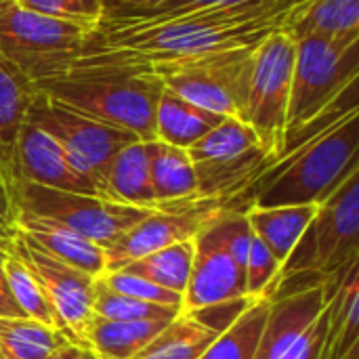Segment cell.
<instances>
[{
    "mask_svg": "<svg viewBox=\"0 0 359 359\" xmlns=\"http://www.w3.org/2000/svg\"><path fill=\"white\" fill-rule=\"evenodd\" d=\"M286 13L271 0H246L189 15L135 21L101 19L88 42L44 78L76 74H145L156 65L261 44L284 29ZM40 78V80H44Z\"/></svg>",
    "mask_w": 359,
    "mask_h": 359,
    "instance_id": "obj_1",
    "label": "cell"
},
{
    "mask_svg": "<svg viewBox=\"0 0 359 359\" xmlns=\"http://www.w3.org/2000/svg\"><path fill=\"white\" fill-rule=\"evenodd\" d=\"M359 170V109L278 158L246 191L244 206H318Z\"/></svg>",
    "mask_w": 359,
    "mask_h": 359,
    "instance_id": "obj_2",
    "label": "cell"
},
{
    "mask_svg": "<svg viewBox=\"0 0 359 359\" xmlns=\"http://www.w3.org/2000/svg\"><path fill=\"white\" fill-rule=\"evenodd\" d=\"M359 263V170L351 172L324 202L280 269L276 297L332 284Z\"/></svg>",
    "mask_w": 359,
    "mask_h": 359,
    "instance_id": "obj_3",
    "label": "cell"
},
{
    "mask_svg": "<svg viewBox=\"0 0 359 359\" xmlns=\"http://www.w3.org/2000/svg\"><path fill=\"white\" fill-rule=\"evenodd\" d=\"M48 99L141 141L156 139V107L162 84L147 74H76L34 82Z\"/></svg>",
    "mask_w": 359,
    "mask_h": 359,
    "instance_id": "obj_4",
    "label": "cell"
},
{
    "mask_svg": "<svg viewBox=\"0 0 359 359\" xmlns=\"http://www.w3.org/2000/svg\"><path fill=\"white\" fill-rule=\"evenodd\" d=\"M358 80L359 38L297 40L286 139L316 122Z\"/></svg>",
    "mask_w": 359,
    "mask_h": 359,
    "instance_id": "obj_5",
    "label": "cell"
},
{
    "mask_svg": "<svg viewBox=\"0 0 359 359\" xmlns=\"http://www.w3.org/2000/svg\"><path fill=\"white\" fill-rule=\"evenodd\" d=\"M257 46L219 50L196 59L156 65L145 74L154 76L166 90L200 109L242 120Z\"/></svg>",
    "mask_w": 359,
    "mask_h": 359,
    "instance_id": "obj_6",
    "label": "cell"
},
{
    "mask_svg": "<svg viewBox=\"0 0 359 359\" xmlns=\"http://www.w3.org/2000/svg\"><path fill=\"white\" fill-rule=\"evenodd\" d=\"M294 55L297 40L286 29H278L255 48L252 57L242 120L257 133L261 147L273 162L280 158L286 139Z\"/></svg>",
    "mask_w": 359,
    "mask_h": 359,
    "instance_id": "obj_7",
    "label": "cell"
},
{
    "mask_svg": "<svg viewBox=\"0 0 359 359\" xmlns=\"http://www.w3.org/2000/svg\"><path fill=\"white\" fill-rule=\"evenodd\" d=\"M95 25L40 15L0 0V53L15 61L34 82L44 78L61 59L80 50Z\"/></svg>",
    "mask_w": 359,
    "mask_h": 359,
    "instance_id": "obj_8",
    "label": "cell"
},
{
    "mask_svg": "<svg viewBox=\"0 0 359 359\" xmlns=\"http://www.w3.org/2000/svg\"><path fill=\"white\" fill-rule=\"evenodd\" d=\"M15 206L17 210L57 221L101 248L109 246L154 210L118 204L93 194L50 189L21 179L15 187Z\"/></svg>",
    "mask_w": 359,
    "mask_h": 359,
    "instance_id": "obj_9",
    "label": "cell"
},
{
    "mask_svg": "<svg viewBox=\"0 0 359 359\" xmlns=\"http://www.w3.org/2000/svg\"><path fill=\"white\" fill-rule=\"evenodd\" d=\"M38 90V88H36ZM25 122L38 126L48 137H53L65 151L72 166L93 181L103 198V179L114 156L133 141H141L135 135L101 124L93 118H86L53 99L44 93H36Z\"/></svg>",
    "mask_w": 359,
    "mask_h": 359,
    "instance_id": "obj_10",
    "label": "cell"
},
{
    "mask_svg": "<svg viewBox=\"0 0 359 359\" xmlns=\"http://www.w3.org/2000/svg\"><path fill=\"white\" fill-rule=\"evenodd\" d=\"M13 248L38 278L53 311L55 328L65 337L67 343L84 345L86 328L93 320L97 278L57 261L19 231H15Z\"/></svg>",
    "mask_w": 359,
    "mask_h": 359,
    "instance_id": "obj_11",
    "label": "cell"
},
{
    "mask_svg": "<svg viewBox=\"0 0 359 359\" xmlns=\"http://www.w3.org/2000/svg\"><path fill=\"white\" fill-rule=\"evenodd\" d=\"M223 210L231 208L219 200H189L154 208L145 219L103 248L105 271H118L126 263L170 244L196 240V236Z\"/></svg>",
    "mask_w": 359,
    "mask_h": 359,
    "instance_id": "obj_12",
    "label": "cell"
},
{
    "mask_svg": "<svg viewBox=\"0 0 359 359\" xmlns=\"http://www.w3.org/2000/svg\"><path fill=\"white\" fill-rule=\"evenodd\" d=\"M196 255L187 288L183 292V311L219 307L246 297V273L236 265L231 255L204 227L196 240Z\"/></svg>",
    "mask_w": 359,
    "mask_h": 359,
    "instance_id": "obj_13",
    "label": "cell"
},
{
    "mask_svg": "<svg viewBox=\"0 0 359 359\" xmlns=\"http://www.w3.org/2000/svg\"><path fill=\"white\" fill-rule=\"evenodd\" d=\"M15 170L21 181L76 194L101 196L97 185L82 177L67 160L61 145L38 126L23 122L15 149Z\"/></svg>",
    "mask_w": 359,
    "mask_h": 359,
    "instance_id": "obj_14",
    "label": "cell"
},
{
    "mask_svg": "<svg viewBox=\"0 0 359 359\" xmlns=\"http://www.w3.org/2000/svg\"><path fill=\"white\" fill-rule=\"evenodd\" d=\"M248 303L250 299L200 311H181L133 359H200L208 345L242 313Z\"/></svg>",
    "mask_w": 359,
    "mask_h": 359,
    "instance_id": "obj_15",
    "label": "cell"
},
{
    "mask_svg": "<svg viewBox=\"0 0 359 359\" xmlns=\"http://www.w3.org/2000/svg\"><path fill=\"white\" fill-rule=\"evenodd\" d=\"M15 229L57 261L78 271H84L90 278H101L105 273L103 248L57 221L36 217L25 210H17Z\"/></svg>",
    "mask_w": 359,
    "mask_h": 359,
    "instance_id": "obj_16",
    "label": "cell"
},
{
    "mask_svg": "<svg viewBox=\"0 0 359 359\" xmlns=\"http://www.w3.org/2000/svg\"><path fill=\"white\" fill-rule=\"evenodd\" d=\"M326 290V334L322 359H359V263Z\"/></svg>",
    "mask_w": 359,
    "mask_h": 359,
    "instance_id": "obj_17",
    "label": "cell"
},
{
    "mask_svg": "<svg viewBox=\"0 0 359 359\" xmlns=\"http://www.w3.org/2000/svg\"><path fill=\"white\" fill-rule=\"evenodd\" d=\"M145 143H147V158H149V183H151L156 208L196 200L198 175L187 151L162 143L158 139Z\"/></svg>",
    "mask_w": 359,
    "mask_h": 359,
    "instance_id": "obj_18",
    "label": "cell"
},
{
    "mask_svg": "<svg viewBox=\"0 0 359 359\" xmlns=\"http://www.w3.org/2000/svg\"><path fill=\"white\" fill-rule=\"evenodd\" d=\"M284 29L294 38H359V0H309L286 13Z\"/></svg>",
    "mask_w": 359,
    "mask_h": 359,
    "instance_id": "obj_19",
    "label": "cell"
},
{
    "mask_svg": "<svg viewBox=\"0 0 359 359\" xmlns=\"http://www.w3.org/2000/svg\"><path fill=\"white\" fill-rule=\"evenodd\" d=\"M103 198L137 208H156L145 141H133L114 156L103 179Z\"/></svg>",
    "mask_w": 359,
    "mask_h": 359,
    "instance_id": "obj_20",
    "label": "cell"
},
{
    "mask_svg": "<svg viewBox=\"0 0 359 359\" xmlns=\"http://www.w3.org/2000/svg\"><path fill=\"white\" fill-rule=\"evenodd\" d=\"M172 320H90L84 337L97 359H133L137 358Z\"/></svg>",
    "mask_w": 359,
    "mask_h": 359,
    "instance_id": "obj_21",
    "label": "cell"
},
{
    "mask_svg": "<svg viewBox=\"0 0 359 359\" xmlns=\"http://www.w3.org/2000/svg\"><path fill=\"white\" fill-rule=\"evenodd\" d=\"M318 206H273L246 210L248 225L252 233L267 246L273 259L284 267L290 252L297 248L305 229L309 227Z\"/></svg>",
    "mask_w": 359,
    "mask_h": 359,
    "instance_id": "obj_22",
    "label": "cell"
},
{
    "mask_svg": "<svg viewBox=\"0 0 359 359\" xmlns=\"http://www.w3.org/2000/svg\"><path fill=\"white\" fill-rule=\"evenodd\" d=\"M223 116L200 109L175 93L162 88L156 107V139L181 149H187L198 139H202L210 128H215Z\"/></svg>",
    "mask_w": 359,
    "mask_h": 359,
    "instance_id": "obj_23",
    "label": "cell"
},
{
    "mask_svg": "<svg viewBox=\"0 0 359 359\" xmlns=\"http://www.w3.org/2000/svg\"><path fill=\"white\" fill-rule=\"evenodd\" d=\"M34 80L0 53V149L13 156L19 130L36 97Z\"/></svg>",
    "mask_w": 359,
    "mask_h": 359,
    "instance_id": "obj_24",
    "label": "cell"
},
{
    "mask_svg": "<svg viewBox=\"0 0 359 359\" xmlns=\"http://www.w3.org/2000/svg\"><path fill=\"white\" fill-rule=\"evenodd\" d=\"M196 255V244L194 240L170 244L166 248H160L151 255H145L137 261L126 263L118 271L139 276L147 282H154L170 292H177L183 297L189 273H191V263Z\"/></svg>",
    "mask_w": 359,
    "mask_h": 359,
    "instance_id": "obj_25",
    "label": "cell"
},
{
    "mask_svg": "<svg viewBox=\"0 0 359 359\" xmlns=\"http://www.w3.org/2000/svg\"><path fill=\"white\" fill-rule=\"evenodd\" d=\"M67 341L42 322L29 318H0V359H48Z\"/></svg>",
    "mask_w": 359,
    "mask_h": 359,
    "instance_id": "obj_26",
    "label": "cell"
},
{
    "mask_svg": "<svg viewBox=\"0 0 359 359\" xmlns=\"http://www.w3.org/2000/svg\"><path fill=\"white\" fill-rule=\"evenodd\" d=\"M261 147L257 133L240 118H223L202 139L185 151L194 164H221L238 160L244 154Z\"/></svg>",
    "mask_w": 359,
    "mask_h": 359,
    "instance_id": "obj_27",
    "label": "cell"
},
{
    "mask_svg": "<svg viewBox=\"0 0 359 359\" xmlns=\"http://www.w3.org/2000/svg\"><path fill=\"white\" fill-rule=\"evenodd\" d=\"M269 305V299L250 301L242 313L208 345L200 359H255Z\"/></svg>",
    "mask_w": 359,
    "mask_h": 359,
    "instance_id": "obj_28",
    "label": "cell"
},
{
    "mask_svg": "<svg viewBox=\"0 0 359 359\" xmlns=\"http://www.w3.org/2000/svg\"><path fill=\"white\" fill-rule=\"evenodd\" d=\"M2 276H4L6 288L11 292V299L15 301L19 311L29 320L42 322V324L55 328L53 311L48 307L44 290H42L38 278L34 276V271L15 252V248H11V252L2 261Z\"/></svg>",
    "mask_w": 359,
    "mask_h": 359,
    "instance_id": "obj_29",
    "label": "cell"
},
{
    "mask_svg": "<svg viewBox=\"0 0 359 359\" xmlns=\"http://www.w3.org/2000/svg\"><path fill=\"white\" fill-rule=\"evenodd\" d=\"M246 0H130L122 4H109L103 11L101 19H135L151 21L177 15H189L221 6H236Z\"/></svg>",
    "mask_w": 359,
    "mask_h": 359,
    "instance_id": "obj_30",
    "label": "cell"
},
{
    "mask_svg": "<svg viewBox=\"0 0 359 359\" xmlns=\"http://www.w3.org/2000/svg\"><path fill=\"white\" fill-rule=\"evenodd\" d=\"M181 313V309L164 307L145 303L139 299H130L126 294H120L111 288H107L99 278L95 282V297H93V316L103 320H175Z\"/></svg>",
    "mask_w": 359,
    "mask_h": 359,
    "instance_id": "obj_31",
    "label": "cell"
},
{
    "mask_svg": "<svg viewBox=\"0 0 359 359\" xmlns=\"http://www.w3.org/2000/svg\"><path fill=\"white\" fill-rule=\"evenodd\" d=\"M280 278V263L267 250V246L252 233L248 259H246V297L250 301L273 299Z\"/></svg>",
    "mask_w": 359,
    "mask_h": 359,
    "instance_id": "obj_32",
    "label": "cell"
},
{
    "mask_svg": "<svg viewBox=\"0 0 359 359\" xmlns=\"http://www.w3.org/2000/svg\"><path fill=\"white\" fill-rule=\"evenodd\" d=\"M107 288L126 294L130 299H139L145 303H154V305H164V307H175L183 311V297L177 292H170L154 282H147L139 276L133 273H124V271H105L99 278Z\"/></svg>",
    "mask_w": 359,
    "mask_h": 359,
    "instance_id": "obj_33",
    "label": "cell"
},
{
    "mask_svg": "<svg viewBox=\"0 0 359 359\" xmlns=\"http://www.w3.org/2000/svg\"><path fill=\"white\" fill-rule=\"evenodd\" d=\"M15 2L40 15L88 23L95 27L105 11V0H15Z\"/></svg>",
    "mask_w": 359,
    "mask_h": 359,
    "instance_id": "obj_34",
    "label": "cell"
},
{
    "mask_svg": "<svg viewBox=\"0 0 359 359\" xmlns=\"http://www.w3.org/2000/svg\"><path fill=\"white\" fill-rule=\"evenodd\" d=\"M324 334H326V307L280 359H322Z\"/></svg>",
    "mask_w": 359,
    "mask_h": 359,
    "instance_id": "obj_35",
    "label": "cell"
},
{
    "mask_svg": "<svg viewBox=\"0 0 359 359\" xmlns=\"http://www.w3.org/2000/svg\"><path fill=\"white\" fill-rule=\"evenodd\" d=\"M0 318H25L19 311V307L15 305V301L11 299V292H8L4 276H2V265H0Z\"/></svg>",
    "mask_w": 359,
    "mask_h": 359,
    "instance_id": "obj_36",
    "label": "cell"
},
{
    "mask_svg": "<svg viewBox=\"0 0 359 359\" xmlns=\"http://www.w3.org/2000/svg\"><path fill=\"white\" fill-rule=\"evenodd\" d=\"M48 359H97L95 353L84 347V345H74V343H65L63 347H59Z\"/></svg>",
    "mask_w": 359,
    "mask_h": 359,
    "instance_id": "obj_37",
    "label": "cell"
},
{
    "mask_svg": "<svg viewBox=\"0 0 359 359\" xmlns=\"http://www.w3.org/2000/svg\"><path fill=\"white\" fill-rule=\"evenodd\" d=\"M15 217L0 206V240L2 242H13L15 240Z\"/></svg>",
    "mask_w": 359,
    "mask_h": 359,
    "instance_id": "obj_38",
    "label": "cell"
},
{
    "mask_svg": "<svg viewBox=\"0 0 359 359\" xmlns=\"http://www.w3.org/2000/svg\"><path fill=\"white\" fill-rule=\"evenodd\" d=\"M271 2H276L278 8H282V11H290V8L301 6V4H305V2H309V0H271Z\"/></svg>",
    "mask_w": 359,
    "mask_h": 359,
    "instance_id": "obj_39",
    "label": "cell"
},
{
    "mask_svg": "<svg viewBox=\"0 0 359 359\" xmlns=\"http://www.w3.org/2000/svg\"><path fill=\"white\" fill-rule=\"evenodd\" d=\"M11 248H13V242H2V240H0V265H2V261L6 259V255L11 252Z\"/></svg>",
    "mask_w": 359,
    "mask_h": 359,
    "instance_id": "obj_40",
    "label": "cell"
},
{
    "mask_svg": "<svg viewBox=\"0 0 359 359\" xmlns=\"http://www.w3.org/2000/svg\"><path fill=\"white\" fill-rule=\"evenodd\" d=\"M122 2H130V0H105V6H109V4H122Z\"/></svg>",
    "mask_w": 359,
    "mask_h": 359,
    "instance_id": "obj_41",
    "label": "cell"
}]
</instances>
